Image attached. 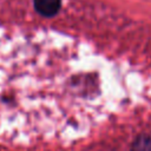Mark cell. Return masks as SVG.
<instances>
[{"label": "cell", "instance_id": "2", "mask_svg": "<svg viewBox=\"0 0 151 151\" xmlns=\"http://www.w3.org/2000/svg\"><path fill=\"white\" fill-rule=\"evenodd\" d=\"M130 151H151V132L136 136L130 145Z\"/></svg>", "mask_w": 151, "mask_h": 151}, {"label": "cell", "instance_id": "1", "mask_svg": "<svg viewBox=\"0 0 151 151\" xmlns=\"http://www.w3.org/2000/svg\"><path fill=\"white\" fill-rule=\"evenodd\" d=\"M35 11L46 18L54 17L61 6V0H33Z\"/></svg>", "mask_w": 151, "mask_h": 151}]
</instances>
